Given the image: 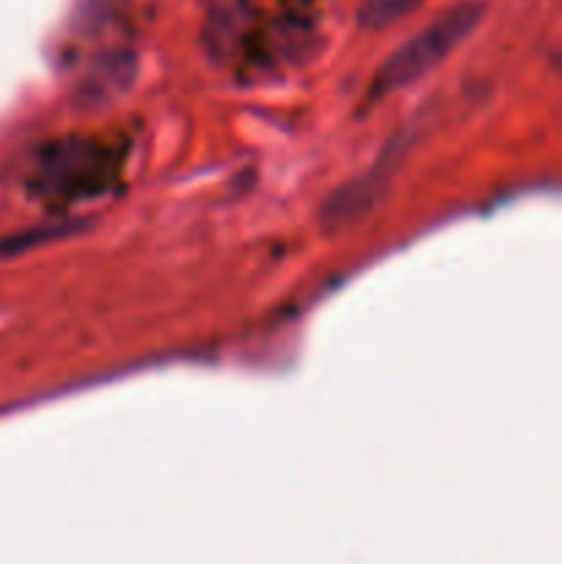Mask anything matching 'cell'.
I'll return each instance as SVG.
<instances>
[{"mask_svg": "<svg viewBox=\"0 0 562 564\" xmlns=\"http://www.w3.org/2000/svg\"><path fill=\"white\" fill-rule=\"evenodd\" d=\"M125 152L97 135H64L39 147L28 169V191L44 204L69 207L105 196L116 185Z\"/></svg>", "mask_w": 562, "mask_h": 564, "instance_id": "6da1fadb", "label": "cell"}, {"mask_svg": "<svg viewBox=\"0 0 562 564\" xmlns=\"http://www.w3.org/2000/svg\"><path fill=\"white\" fill-rule=\"evenodd\" d=\"M479 17H483V6L461 3L422 28L406 44H400L375 72L372 97H386V94L408 88L430 69H435L477 28Z\"/></svg>", "mask_w": 562, "mask_h": 564, "instance_id": "7a4b0ae2", "label": "cell"}, {"mask_svg": "<svg viewBox=\"0 0 562 564\" xmlns=\"http://www.w3.org/2000/svg\"><path fill=\"white\" fill-rule=\"evenodd\" d=\"M253 28L251 0H204L202 47L213 64H235Z\"/></svg>", "mask_w": 562, "mask_h": 564, "instance_id": "3957f363", "label": "cell"}, {"mask_svg": "<svg viewBox=\"0 0 562 564\" xmlns=\"http://www.w3.org/2000/svg\"><path fill=\"white\" fill-rule=\"evenodd\" d=\"M380 191H383L380 171H369V174L347 182L345 187L334 191V196L325 202L323 224L328 226V229H345V226H353L378 204V198L383 196Z\"/></svg>", "mask_w": 562, "mask_h": 564, "instance_id": "277c9868", "label": "cell"}, {"mask_svg": "<svg viewBox=\"0 0 562 564\" xmlns=\"http://www.w3.org/2000/svg\"><path fill=\"white\" fill-rule=\"evenodd\" d=\"M419 6H422V0H364V6L358 9V22H361V28L378 31L391 22H400Z\"/></svg>", "mask_w": 562, "mask_h": 564, "instance_id": "5b68a950", "label": "cell"}]
</instances>
